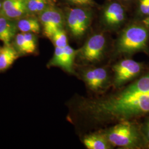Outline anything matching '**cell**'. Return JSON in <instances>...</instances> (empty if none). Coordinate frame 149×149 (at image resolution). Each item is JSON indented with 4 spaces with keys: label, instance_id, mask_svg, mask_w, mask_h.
<instances>
[{
    "label": "cell",
    "instance_id": "cell-20",
    "mask_svg": "<svg viewBox=\"0 0 149 149\" xmlns=\"http://www.w3.org/2000/svg\"><path fill=\"white\" fill-rule=\"evenodd\" d=\"M139 8L141 13L149 17V0H140Z\"/></svg>",
    "mask_w": 149,
    "mask_h": 149
},
{
    "label": "cell",
    "instance_id": "cell-24",
    "mask_svg": "<svg viewBox=\"0 0 149 149\" xmlns=\"http://www.w3.org/2000/svg\"><path fill=\"white\" fill-rule=\"evenodd\" d=\"M46 5H47L46 0H38L37 12H42L43 11Z\"/></svg>",
    "mask_w": 149,
    "mask_h": 149
},
{
    "label": "cell",
    "instance_id": "cell-6",
    "mask_svg": "<svg viewBox=\"0 0 149 149\" xmlns=\"http://www.w3.org/2000/svg\"><path fill=\"white\" fill-rule=\"evenodd\" d=\"M86 85L94 92L104 90L109 86V72L104 68H90L84 71L82 74Z\"/></svg>",
    "mask_w": 149,
    "mask_h": 149
},
{
    "label": "cell",
    "instance_id": "cell-8",
    "mask_svg": "<svg viewBox=\"0 0 149 149\" xmlns=\"http://www.w3.org/2000/svg\"><path fill=\"white\" fill-rule=\"evenodd\" d=\"M125 19V12L122 6L118 3H112L104 12V20L110 26H118Z\"/></svg>",
    "mask_w": 149,
    "mask_h": 149
},
{
    "label": "cell",
    "instance_id": "cell-16",
    "mask_svg": "<svg viewBox=\"0 0 149 149\" xmlns=\"http://www.w3.org/2000/svg\"><path fill=\"white\" fill-rule=\"evenodd\" d=\"M15 44L17 50L22 54H31L28 46L23 33H19L16 35Z\"/></svg>",
    "mask_w": 149,
    "mask_h": 149
},
{
    "label": "cell",
    "instance_id": "cell-5",
    "mask_svg": "<svg viewBox=\"0 0 149 149\" xmlns=\"http://www.w3.org/2000/svg\"><path fill=\"white\" fill-rule=\"evenodd\" d=\"M91 19L90 13L80 8H76L70 11L68 16V25L74 37L83 36L90 26Z\"/></svg>",
    "mask_w": 149,
    "mask_h": 149
},
{
    "label": "cell",
    "instance_id": "cell-12",
    "mask_svg": "<svg viewBox=\"0 0 149 149\" xmlns=\"http://www.w3.org/2000/svg\"><path fill=\"white\" fill-rule=\"evenodd\" d=\"M18 28L22 33H32L38 34L40 32V27L37 19L35 18H26L19 21Z\"/></svg>",
    "mask_w": 149,
    "mask_h": 149
},
{
    "label": "cell",
    "instance_id": "cell-14",
    "mask_svg": "<svg viewBox=\"0 0 149 149\" xmlns=\"http://www.w3.org/2000/svg\"><path fill=\"white\" fill-rule=\"evenodd\" d=\"M26 11H27V8L22 0L8 10L0 13V15L5 17L15 18L22 16Z\"/></svg>",
    "mask_w": 149,
    "mask_h": 149
},
{
    "label": "cell",
    "instance_id": "cell-21",
    "mask_svg": "<svg viewBox=\"0 0 149 149\" xmlns=\"http://www.w3.org/2000/svg\"><path fill=\"white\" fill-rule=\"evenodd\" d=\"M21 1L22 0H6L5 1L3 2V5H2L0 13H2L8 10L12 7L15 5L17 3H18Z\"/></svg>",
    "mask_w": 149,
    "mask_h": 149
},
{
    "label": "cell",
    "instance_id": "cell-1",
    "mask_svg": "<svg viewBox=\"0 0 149 149\" xmlns=\"http://www.w3.org/2000/svg\"><path fill=\"white\" fill-rule=\"evenodd\" d=\"M113 146L123 149L149 148L141 129L135 120H125L103 132Z\"/></svg>",
    "mask_w": 149,
    "mask_h": 149
},
{
    "label": "cell",
    "instance_id": "cell-22",
    "mask_svg": "<svg viewBox=\"0 0 149 149\" xmlns=\"http://www.w3.org/2000/svg\"><path fill=\"white\" fill-rule=\"evenodd\" d=\"M141 129L145 138L148 144L149 148V117L146 119L144 124L141 125Z\"/></svg>",
    "mask_w": 149,
    "mask_h": 149
},
{
    "label": "cell",
    "instance_id": "cell-13",
    "mask_svg": "<svg viewBox=\"0 0 149 149\" xmlns=\"http://www.w3.org/2000/svg\"><path fill=\"white\" fill-rule=\"evenodd\" d=\"M76 51L69 45L64 48V55L61 68L69 73H73V65Z\"/></svg>",
    "mask_w": 149,
    "mask_h": 149
},
{
    "label": "cell",
    "instance_id": "cell-7",
    "mask_svg": "<svg viewBox=\"0 0 149 149\" xmlns=\"http://www.w3.org/2000/svg\"><path fill=\"white\" fill-rule=\"evenodd\" d=\"M40 19L44 35L52 38L54 33L63 29V18L60 12L53 8H47L42 11Z\"/></svg>",
    "mask_w": 149,
    "mask_h": 149
},
{
    "label": "cell",
    "instance_id": "cell-15",
    "mask_svg": "<svg viewBox=\"0 0 149 149\" xmlns=\"http://www.w3.org/2000/svg\"><path fill=\"white\" fill-rule=\"evenodd\" d=\"M52 39L55 47L64 48L68 45L67 36L63 29L55 32Z\"/></svg>",
    "mask_w": 149,
    "mask_h": 149
},
{
    "label": "cell",
    "instance_id": "cell-3",
    "mask_svg": "<svg viewBox=\"0 0 149 149\" xmlns=\"http://www.w3.org/2000/svg\"><path fill=\"white\" fill-rule=\"evenodd\" d=\"M145 68L144 63L132 59H124L119 61L113 66V86L116 88L122 87L128 82L136 79L143 72Z\"/></svg>",
    "mask_w": 149,
    "mask_h": 149
},
{
    "label": "cell",
    "instance_id": "cell-27",
    "mask_svg": "<svg viewBox=\"0 0 149 149\" xmlns=\"http://www.w3.org/2000/svg\"><path fill=\"white\" fill-rule=\"evenodd\" d=\"M0 52H1V49H0Z\"/></svg>",
    "mask_w": 149,
    "mask_h": 149
},
{
    "label": "cell",
    "instance_id": "cell-26",
    "mask_svg": "<svg viewBox=\"0 0 149 149\" xmlns=\"http://www.w3.org/2000/svg\"><path fill=\"white\" fill-rule=\"evenodd\" d=\"M1 7H2V5H1V3L0 2V9H1Z\"/></svg>",
    "mask_w": 149,
    "mask_h": 149
},
{
    "label": "cell",
    "instance_id": "cell-11",
    "mask_svg": "<svg viewBox=\"0 0 149 149\" xmlns=\"http://www.w3.org/2000/svg\"><path fill=\"white\" fill-rule=\"evenodd\" d=\"M18 57L16 49L10 45H6L0 52V70L9 68Z\"/></svg>",
    "mask_w": 149,
    "mask_h": 149
},
{
    "label": "cell",
    "instance_id": "cell-2",
    "mask_svg": "<svg viewBox=\"0 0 149 149\" xmlns=\"http://www.w3.org/2000/svg\"><path fill=\"white\" fill-rule=\"evenodd\" d=\"M149 28L144 23L135 24L123 31L118 40L117 51L131 55L139 52L149 54Z\"/></svg>",
    "mask_w": 149,
    "mask_h": 149
},
{
    "label": "cell",
    "instance_id": "cell-17",
    "mask_svg": "<svg viewBox=\"0 0 149 149\" xmlns=\"http://www.w3.org/2000/svg\"><path fill=\"white\" fill-rule=\"evenodd\" d=\"M64 55V48L55 47L53 58L49 63L50 66L61 67Z\"/></svg>",
    "mask_w": 149,
    "mask_h": 149
},
{
    "label": "cell",
    "instance_id": "cell-10",
    "mask_svg": "<svg viewBox=\"0 0 149 149\" xmlns=\"http://www.w3.org/2000/svg\"><path fill=\"white\" fill-rule=\"evenodd\" d=\"M17 26L5 17H0V40L5 45H10L16 35Z\"/></svg>",
    "mask_w": 149,
    "mask_h": 149
},
{
    "label": "cell",
    "instance_id": "cell-18",
    "mask_svg": "<svg viewBox=\"0 0 149 149\" xmlns=\"http://www.w3.org/2000/svg\"><path fill=\"white\" fill-rule=\"evenodd\" d=\"M26 40L28 46L29 48L31 54L33 53L37 48L36 38L32 33H23Z\"/></svg>",
    "mask_w": 149,
    "mask_h": 149
},
{
    "label": "cell",
    "instance_id": "cell-4",
    "mask_svg": "<svg viewBox=\"0 0 149 149\" xmlns=\"http://www.w3.org/2000/svg\"><path fill=\"white\" fill-rule=\"evenodd\" d=\"M106 43V38L102 34L92 36L80 49L78 54L79 59L85 64L98 63L103 57Z\"/></svg>",
    "mask_w": 149,
    "mask_h": 149
},
{
    "label": "cell",
    "instance_id": "cell-9",
    "mask_svg": "<svg viewBox=\"0 0 149 149\" xmlns=\"http://www.w3.org/2000/svg\"><path fill=\"white\" fill-rule=\"evenodd\" d=\"M83 143L88 149H109L113 146L103 132L86 135L84 138Z\"/></svg>",
    "mask_w": 149,
    "mask_h": 149
},
{
    "label": "cell",
    "instance_id": "cell-19",
    "mask_svg": "<svg viewBox=\"0 0 149 149\" xmlns=\"http://www.w3.org/2000/svg\"><path fill=\"white\" fill-rule=\"evenodd\" d=\"M27 11L37 12L38 0H23Z\"/></svg>",
    "mask_w": 149,
    "mask_h": 149
},
{
    "label": "cell",
    "instance_id": "cell-23",
    "mask_svg": "<svg viewBox=\"0 0 149 149\" xmlns=\"http://www.w3.org/2000/svg\"><path fill=\"white\" fill-rule=\"evenodd\" d=\"M72 3L81 6L92 5L93 2L92 0H69Z\"/></svg>",
    "mask_w": 149,
    "mask_h": 149
},
{
    "label": "cell",
    "instance_id": "cell-25",
    "mask_svg": "<svg viewBox=\"0 0 149 149\" xmlns=\"http://www.w3.org/2000/svg\"><path fill=\"white\" fill-rule=\"evenodd\" d=\"M143 23H144L146 27L149 28V17H148L147 18L144 19V20L143 21Z\"/></svg>",
    "mask_w": 149,
    "mask_h": 149
}]
</instances>
